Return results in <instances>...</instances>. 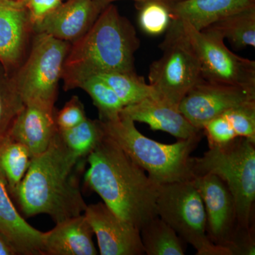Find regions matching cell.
<instances>
[{
    "mask_svg": "<svg viewBox=\"0 0 255 255\" xmlns=\"http://www.w3.org/2000/svg\"><path fill=\"white\" fill-rule=\"evenodd\" d=\"M84 160L65 145L58 130L48 148L32 157L11 200L25 218L46 214L56 224L80 216L87 206L79 177Z\"/></svg>",
    "mask_w": 255,
    "mask_h": 255,
    "instance_id": "obj_1",
    "label": "cell"
},
{
    "mask_svg": "<svg viewBox=\"0 0 255 255\" xmlns=\"http://www.w3.org/2000/svg\"><path fill=\"white\" fill-rule=\"evenodd\" d=\"M85 183L106 205L139 231L156 217L160 185L105 135L87 157Z\"/></svg>",
    "mask_w": 255,
    "mask_h": 255,
    "instance_id": "obj_2",
    "label": "cell"
},
{
    "mask_svg": "<svg viewBox=\"0 0 255 255\" xmlns=\"http://www.w3.org/2000/svg\"><path fill=\"white\" fill-rule=\"evenodd\" d=\"M140 47L136 31L117 6L102 9L92 27L71 43L64 66L91 72L135 71V53Z\"/></svg>",
    "mask_w": 255,
    "mask_h": 255,
    "instance_id": "obj_3",
    "label": "cell"
},
{
    "mask_svg": "<svg viewBox=\"0 0 255 255\" xmlns=\"http://www.w3.org/2000/svg\"><path fill=\"white\" fill-rule=\"evenodd\" d=\"M100 123L105 135L113 140L159 185L192 179L191 154L204 133L178 140L175 143L164 144L142 135L137 130L135 122L122 113L117 118L100 121Z\"/></svg>",
    "mask_w": 255,
    "mask_h": 255,
    "instance_id": "obj_4",
    "label": "cell"
},
{
    "mask_svg": "<svg viewBox=\"0 0 255 255\" xmlns=\"http://www.w3.org/2000/svg\"><path fill=\"white\" fill-rule=\"evenodd\" d=\"M202 157H191L193 177L218 176L231 191L239 229L255 230V140L241 137L209 147Z\"/></svg>",
    "mask_w": 255,
    "mask_h": 255,
    "instance_id": "obj_5",
    "label": "cell"
},
{
    "mask_svg": "<svg viewBox=\"0 0 255 255\" xmlns=\"http://www.w3.org/2000/svg\"><path fill=\"white\" fill-rule=\"evenodd\" d=\"M70 46L46 33L33 34L26 58L11 75L24 105L36 104L54 110Z\"/></svg>",
    "mask_w": 255,
    "mask_h": 255,
    "instance_id": "obj_6",
    "label": "cell"
},
{
    "mask_svg": "<svg viewBox=\"0 0 255 255\" xmlns=\"http://www.w3.org/2000/svg\"><path fill=\"white\" fill-rule=\"evenodd\" d=\"M165 32L159 46L162 54L150 66L149 85L156 98L179 108L184 96L202 78L201 65L180 21L172 18Z\"/></svg>",
    "mask_w": 255,
    "mask_h": 255,
    "instance_id": "obj_7",
    "label": "cell"
},
{
    "mask_svg": "<svg viewBox=\"0 0 255 255\" xmlns=\"http://www.w3.org/2000/svg\"><path fill=\"white\" fill-rule=\"evenodd\" d=\"M156 214L196 250V255H231L208 238L205 208L192 179L160 185Z\"/></svg>",
    "mask_w": 255,
    "mask_h": 255,
    "instance_id": "obj_8",
    "label": "cell"
},
{
    "mask_svg": "<svg viewBox=\"0 0 255 255\" xmlns=\"http://www.w3.org/2000/svg\"><path fill=\"white\" fill-rule=\"evenodd\" d=\"M181 22L188 41L199 58L203 79L255 87L254 60L233 53L225 44L224 38L218 33L205 29L198 31L189 23Z\"/></svg>",
    "mask_w": 255,
    "mask_h": 255,
    "instance_id": "obj_9",
    "label": "cell"
},
{
    "mask_svg": "<svg viewBox=\"0 0 255 255\" xmlns=\"http://www.w3.org/2000/svg\"><path fill=\"white\" fill-rule=\"evenodd\" d=\"M255 101V87L209 81L201 78L184 96L179 110L202 130L211 119L238 106Z\"/></svg>",
    "mask_w": 255,
    "mask_h": 255,
    "instance_id": "obj_10",
    "label": "cell"
},
{
    "mask_svg": "<svg viewBox=\"0 0 255 255\" xmlns=\"http://www.w3.org/2000/svg\"><path fill=\"white\" fill-rule=\"evenodd\" d=\"M192 180L205 208L208 238L216 246L231 253L230 248L239 230L236 204L231 191L215 174L194 176Z\"/></svg>",
    "mask_w": 255,
    "mask_h": 255,
    "instance_id": "obj_11",
    "label": "cell"
},
{
    "mask_svg": "<svg viewBox=\"0 0 255 255\" xmlns=\"http://www.w3.org/2000/svg\"><path fill=\"white\" fill-rule=\"evenodd\" d=\"M84 215L93 230L102 255H142L140 233L104 202L87 205Z\"/></svg>",
    "mask_w": 255,
    "mask_h": 255,
    "instance_id": "obj_12",
    "label": "cell"
},
{
    "mask_svg": "<svg viewBox=\"0 0 255 255\" xmlns=\"http://www.w3.org/2000/svg\"><path fill=\"white\" fill-rule=\"evenodd\" d=\"M33 34V24L23 2L0 0V63L9 75L26 58Z\"/></svg>",
    "mask_w": 255,
    "mask_h": 255,
    "instance_id": "obj_13",
    "label": "cell"
},
{
    "mask_svg": "<svg viewBox=\"0 0 255 255\" xmlns=\"http://www.w3.org/2000/svg\"><path fill=\"white\" fill-rule=\"evenodd\" d=\"M102 11L95 0H68L35 24L33 31L72 43L89 31Z\"/></svg>",
    "mask_w": 255,
    "mask_h": 255,
    "instance_id": "obj_14",
    "label": "cell"
},
{
    "mask_svg": "<svg viewBox=\"0 0 255 255\" xmlns=\"http://www.w3.org/2000/svg\"><path fill=\"white\" fill-rule=\"evenodd\" d=\"M122 114L134 122L148 124L154 130H162L178 140H186L203 133L183 115L178 107L156 97H148L135 105L124 107Z\"/></svg>",
    "mask_w": 255,
    "mask_h": 255,
    "instance_id": "obj_15",
    "label": "cell"
},
{
    "mask_svg": "<svg viewBox=\"0 0 255 255\" xmlns=\"http://www.w3.org/2000/svg\"><path fill=\"white\" fill-rule=\"evenodd\" d=\"M55 112V109L26 104L15 119L9 137L26 147L31 157L41 155L58 132Z\"/></svg>",
    "mask_w": 255,
    "mask_h": 255,
    "instance_id": "obj_16",
    "label": "cell"
},
{
    "mask_svg": "<svg viewBox=\"0 0 255 255\" xmlns=\"http://www.w3.org/2000/svg\"><path fill=\"white\" fill-rule=\"evenodd\" d=\"M43 236L18 212L0 181V236L17 255H44Z\"/></svg>",
    "mask_w": 255,
    "mask_h": 255,
    "instance_id": "obj_17",
    "label": "cell"
},
{
    "mask_svg": "<svg viewBox=\"0 0 255 255\" xmlns=\"http://www.w3.org/2000/svg\"><path fill=\"white\" fill-rule=\"evenodd\" d=\"M93 230L85 215L65 220L43 236L44 255H96Z\"/></svg>",
    "mask_w": 255,
    "mask_h": 255,
    "instance_id": "obj_18",
    "label": "cell"
},
{
    "mask_svg": "<svg viewBox=\"0 0 255 255\" xmlns=\"http://www.w3.org/2000/svg\"><path fill=\"white\" fill-rule=\"evenodd\" d=\"M255 6V0H179L169 3L172 18L201 31L219 20Z\"/></svg>",
    "mask_w": 255,
    "mask_h": 255,
    "instance_id": "obj_19",
    "label": "cell"
},
{
    "mask_svg": "<svg viewBox=\"0 0 255 255\" xmlns=\"http://www.w3.org/2000/svg\"><path fill=\"white\" fill-rule=\"evenodd\" d=\"M62 80L65 91L80 88L90 96L94 105L99 112V120L102 122L118 117L124 105L112 87L95 74L64 66Z\"/></svg>",
    "mask_w": 255,
    "mask_h": 255,
    "instance_id": "obj_20",
    "label": "cell"
},
{
    "mask_svg": "<svg viewBox=\"0 0 255 255\" xmlns=\"http://www.w3.org/2000/svg\"><path fill=\"white\" fill-rule=\"evenodd\" d=\"M209 147L225 145L238 137L255 140V101L233 107L203 127Z\"/></svg>",
    "mask_w": 255,
    "mask_h": 255,
    "instance_id": "obj_21",
    "label": "cell"
},
{
    "mask_svg": "<svg viewBox=\"0 0 255 255\" xmlns=\"http://www.w3.org/2000/svg\"><path fill=\"white\" fill-rule=\"evenodd\" d=\"M26 147L9 136L0 142V181L11 198L31 163Z\"/></svg>",
    "mask_w": 255,
    "mask_h": 255,
    "instance_id": "obj_22",
    "label": "cell"
},
{
    "mask_svg": "<svg viewBox=\"0 0 255 255\" xmlns=\"http://www.w3.org/2000/svg\"><path fill=\"white\" fill-rule=\"evenodd\" d=\"M144 253L147 255H184L186 244L167 223L158 216L140 231Z\"/></svg>",
    "mask_w": 255,
    "mask_h": 255,
    "instance_id": "obj_23",
    "label": "cell"
},
{
    "mask_svg": "<svg viewBox=\"0 0 255 255\" xmlns=\"http://www.w3.org/2000/svg\"><path fill=\"white\" fill-rule=\"evenodd\" d=\"M227 38L238 49L255 46V6L222 18L204 28ZM204 30V29H203Z\"/></svg>",
    "mask_w": 255,
    "mask_h": 255,
    "instance_id": "obj_24",
    "label": "cell"
},
{
    "mask_svg": "<svg viewBox=\"0 0 255 255\" xmlns=\"http://www.w3.org/2000/svg\"><path fill=\"white\" fill-rule=\"evenodd\" d=\"M94 74L112 87L124 107L135 105L148 97H155L152 87L135 72H100Z\"/></svg>",
    "mask_w": 255,
    "mask_h": 255,
    "instance_id": "obj_25",
    "label": "cell"
},
{
    "mask_svg": "<svg viewBox=\"0 0 255 255\" xmlns=\"http://www.w3.org/2000/svg\"><path fill=\"white\" fill-rule=\"evenodd\" d=\"M58 133L65 145L80 159H86L105 136L100 121L89 118L76 127L58 130Z\"/></svg>",
    "mask_w": 255,
    "mask_h": 255,
    "instance_id": "obj_26",
    "label": "cell"
},
{
    "mask_svg": "<svg viewBox=\"0 0 255 255\" xmlns=\"http://www.w3.org/2000/svg\"><path fill=\"white\" fill-rule=\"evenodd\" d=\"M23 107L12 77L0 63V142L9 136L15 119Z\"/></svg>",
    "mask_w": 255,
    "mask_h": 255,
    "instance_id": "obj_27",
    "label": "cell"
},
{
    "mask_svg": "<svg viewBox=\"0 0 255 255\" xmlns=\"http://www.w3.org/2000/svg\"><path fill=\"white\" fill-rule=\"evenodd\" d=\"M138 21L142 31L158 36L167 31L172 21L169 3L159 0L139 2Z\"/></svg>",
    "mask_w": 255,
    "mask_h": 255,
    "instance_id": "obj_28",
    "label": "cell"
},
{
    "mask_svg": "<svg viewBox=\"0 0 255 255\" xmlns=\"http://www.w3.org/2000/svg\"><path fill=\"white\" fill-rule=\"evenodd\" d=\"M87 117L83 104L78 96H73L63 108L55 112V120L58 130L70 128L82 123Z\"/></svg>",
    "mask_w": 255,
    "mask_h": 255,
    "instance_id": "obj_29",
    "label": "cell"
},
{
    "mask_svg": "<svg viewBox=\"0 0 255 255\" xmlns=\"http://www.w3.org/2000/svg\"><path fill=\"white\" fill-rule=\"evenodd\" d=\"M33 26L40 22L63 2V0H23Z\"/></svg>",
    "mask_w": 255,
    "mask_h": 255,
    "instance_id": "obj_30",
    "label": "cell"
},
{
    "mask_svg": "<svg viewBox=\"0 0 255 255\" xmlns=\"http://www.w3.org/2000/svg\"><path fill=\"white\" fill-rule=\"evenodd\" d=\"M0 255H17L9 243L0 236Z\"/></svg>",
    "mask_w": 255,
    "mask_h": 255,
    "instance_id": "obj_31",
    "label": "cell"
},
{
    "mask_svg": "<svg viewBox=\"0 0 255 255\" xmlns=\"http://www.w3.org/2000/svg\"><path fill=\"white\" fill-rule=\"evenodd\" d=\"M95 2L99 5L101 9H105L106 6H108L114 1H118V0H95ZM134 1H137V2H144V1H150V0H134ZM159 1H165L167 3L175 2V1H179V0H159Z\"/></svg>",
    "mask_w": 255,
    "mask_h": 255,
    "instance_id": "obj_32",
    "label": "cell"
},
{
    "mask_svg": "<svg viewBox=\"0 0 255 255\" xmlns=\"http://www.w3.org/2000/svg\"><path fill=\"white\" fill-rule=\"evenodd\" d=\"M12 1H21V2H23V0H12Z\"/></svg>",
    "mask_w": 255,
    "mask_h": 255,
    "instance_id": "obj_33",
    "label": "cell"
}]
</instances>
